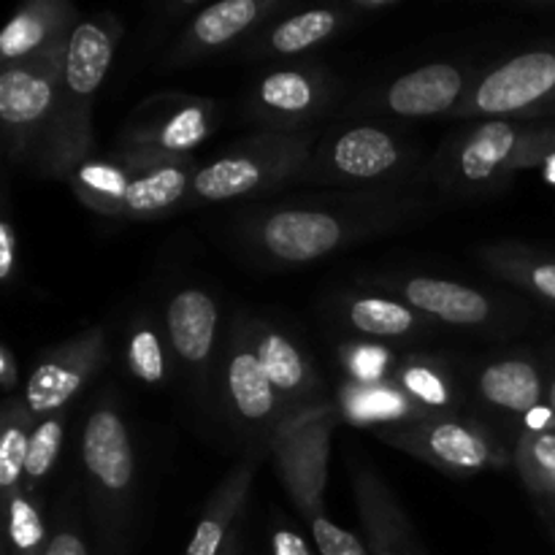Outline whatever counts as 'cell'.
<instances>
[{"mask_svg":"<svg viewBox=\"0 0 555 555\" xmlns=\"http://www.w3.org/2000/svg\"><path fill=\"white\" fill-rule=\"evenodd\" d=\"M122 38V22L114 14L85 20L70 33L63 87L57 112L47 141L36 157V171L49 179H70L85 160L95 157L92 106L114 63V52Z\"/></svg>","mask_w":555,"mask_h":555,"instance_id":"1","label":"cell"},{"mask_svg":"<svg viewBox=\"0 0 555 555\" xmlns=\"http://www.w3.org/2000/svg\"><path fill=\"white\" fill-rule=\"evenodd\" d=\"M555 160V122L477 119L444 141L434 179L453 198H491L520 171Z\"/></svg>","mask_w":555,"mask_h":555,"instance_id":"2","label":"cell"},{"mask_svg":"<svg viewBox=\"0 0 555 555\" xmlns=\"http://www.w3.org/2000/svg\"><path fill=\"white\" fill-rule=\"evenodd\" d=\"M334 410L314 404L291 412L271 437L276 475L293 499L320 555H369V547L352 531L341 529L323 507V491L328 482V448L334 434Z\"/></svg>","mask_w":555,"mask_h":555,"instance_id":"3","label":"cell"},{"mask_svg":"<svg viewBox=\"0 0 555 555\" xmlns=\"http://www.w3.org/2000/svg\"><path fill=\"white\" fill-rule=\"evenodd\" d=\"M195 160L146 163L108 152L70 173V190L95 215L114 220H160L193 198Z\"/></svg>","mask_w":555,"mask_h":555,"instance_id":"4","label":"cell"},{"mask_svg":"<svg viewBox=\"0 0 555 555\" xmlns=\"http://www.w3.org/2000/svg\"><path fill=\"white\" fill-rule=\"evenodd\" d=\"M87 502L103 555H122L135 502V450L122 412L103 396L81 431Z\"/></svg>","mask_w":555,"mask_h":555,"instance_id":"5","label":"cell"},{"mask_svg":"<svg viewBox=\"0 0 555 555\" xmlns=\"http://www.w3.org/2000/svg\"><path fill=\"white\" fill-rule=\"evenodd\" d=\"M318 130H260L198 168L193 198L198 204L253 198L301 179L318 144Z\"/></svg>","mask_w":555,"mask_h":555,"instance_id":"6","label":"cell"},{"mask_svg":"<svg viewBox=\"0 0 555 555\" xmlns=\"http://www.w3.org/2000/svg\"><path fill=\"white\" fill-rule=\"evenodd\" d=\"M417 157V146L393 130L350 125L320 135L301 179L328 188H390L410 177Z\"/></svg>","mask_w":555,"mask_h":555,"instance_id":"7","label":"cell"},{"mask_svg":"<svg viewBox=\"0 0 555 555\" xmlns=\"http://www.w3.org/2000/svg\"><path fill=\"white\" fill-rule=\"evenodd\" d=\"M76 30V27H74ZM68 38H60L43 52L20 63L3 65L0 74V122L11 163H36L63 87Z\"/></svg>","mask_w":555,"mask_h":555,"instance_id":"8","label":"cell"},{"mask_svg":"<svg viewBox=\"0 0 555 555\" xmlns=\"http://www.w3.org/2000/svg\"><path fill=\"white\" fill-rule=\"evenodd\" d=\"M366 231H372V217L314 206H276L249 215L242 236L274 263L301 266L339 253Z\"/></svg>","mask_w":555,"mask_h":555,"instance_id":"9","label":"cell"},{"mask_svg":"<svg viewBox=\"0 0 555 555\" xmlns=\"http://www.w3.org/2000/svg\"><path fill=\"white\" fill-rule=\"evenodd\" d=\"M453 117L555 122V41L526 49L482 74Z\"/></svg>","mask_w":555,"mask_h":555,"instance_id":"10","label":"cell"},{"mask_svg":"<svg viewBox=\"0 0 555 555\" xmlns=\"http://www.w3.org/2000/svg\"><path fill=\"white\" fill-rule=\"evenodd\" d=\"M220 103L193 95H160L141 103L125 122L114 155L146 163L193 160L220 125Z\"/></svg>","mask_w":555,"mask_h":555,"instance_id":"11","label":"cell"},{"mask_svg":"<svg viewBox=\"0 0 555 555\" xmlns=\"http://www.w3.org/2000/svg\"><path fill=\"white\" fill-rule=\"evenodd\" d=\"M377 439L453 477H475L507 466L509 453L496 434L459 415H434L404 426L377 428Z\"/></svg>","mask_w":555,"mask_h":555,"instance_id":"12","label":"cell"},{"mask_svg":"<svg viewBox=\"0 0 555 555\" xmlns=\"http://www.w3.org/2000/svg\"><path fill=\"white\" fill-rule=\"evenodd\" d=\"M336 95L334 76L318 65L280 68L255 81L247 98V114L263 130H312L314 119L323 117Z\"/></svg>","mask_w":555,"mask_h":555,"instance_id":"13","label":"cell"},{"mask_svg":"<svg viewBox=\"0 0 555 555\" xmlns=\"http://www.w3.org/2000/svg\"><path fill=\"white\" fill-rule=\"evenodd\" d=\"M106 352V331L101 325H92L47 352L25 385V404L33 417L41 421L54 412H63L74 401V396H79L101 372Z\"/></svg>","mask_w":555,"mask_h":555,"instance_id":"14","label":"cell"},{"mask_svg":"<svg viewBox=\"0 0 555 555\" xmlns=\"http://www.w3.org/2000/svg\"><path fill=\"white\" fill-rule=\"evenodd\" d=\"M222 396H225L228 412L236 426L247 428V431L266 434L269 428L276 431L282 421L291 415L260 363L253 325L244 331H233L225 369H222Z\"/></svg>","mask_w":555,"mask_h":555,"instance_id":"15","label":"cell"},{"mask_svg":"<svg viewBox=\"0 0 555 555\" xmlns=\"http://www.w3.org/2000/svg\"><path fill=\"white\" fill-rule=\"evenodd\" d=\"M276 11H280V3L274 0H220L215 5H206L184 27L179 41L168 52L166 65L182 68V65L198 63V60L231 47L255 27H263V22Z\"/></svg>","mask_w":555,"mask_h":555,"instance_id":"16","label":"cell"},{"mask_svg":"<svg viewBox=\"0 0 555 555\" xmlns=\"http://www.w3.org/2000/svg\"><path fill=\"white\" fill-rule=\"evenodd\" d=\"M469 76L455 63H426L383 87L379 112L404 119L453 114L469 95Z\"/></svg>","mask_w":555,"mask_h":555,"instance_id":"17","label":"cell"},{"mask_svg":"<svg viewBox=\"0 0 555 555\" xmlns=\"http://www.w3.org/2000/svg\"><path fill=\"white\" fill-rule=\"evenodd\" d=\"M385 285L393 287L401 301L439 323L459 325V328H482L496 318V301L475 287L461 285V282L439 280V276H404V280L385 282Z\"/></svg>","mask_w":555,"mask_h":555,"instance_id":"18","label":"cell"},{"mask_svg":"<svg viewBox=\"0 0 555 555\" xmlns=\"http://www.w3.org/2000/svg\"><path fill=\"white\" fill-rule=\"evenodd\" d=\"M255 350H258L260 363H263L266 374H269L271 385L285 401L287 412L307 410V406L323 404L320 401V385L318 372H314L312 361L307 352L285 334V331L274 328V325L255 323L253 325Z\"/></svg>","mask_w":555,"mask_h":555,"instance_id":"19","label":"cell"},{"mask_svg":"<svg viewBox=\"0 0 555 555\" xmlns=\"http://www.w3.org/2000/svg\"><path fill=\"white\" fill-rule=\"evenodd\" d=\"M352 491L366 529L369 555H423L399 502L369 466H356Z\"/></svg>","mask_w":555,"mask_h":555,"instance_id":"20","label":"cell"},{"mask_svg":"<svg viewBox=\"0 0 555 555\" xmlns=\"http://www.w3.org/2000/svg\"><path fill=\"white\" fill-rule=\"evenodd\" d=\"M220 309L201 287H184L173 293L166 307V331L171 350L190 372H204L215 352Z\"/></svg>","mask_w":555,"mask_h":555,"instance_id":"21","label":"cell"},{"mask_svg":"<svg viewBox=\"0 0 555 555\" xmlns=\"http://www.w3.org/2000/svg\"><path fill=\"white\" fill-rule=\"evenodd\" d=\"M482 404L513 417H531L547 399V385L531 358L509 356L486 363L475 377Z\"/></svg>","mask_w":555,"mask_h":555,"instance_id":"22","label":"cell"},{"mask_svg":"<svg viewBox=\"0 0 555 555\" xmlns=\"http://www.w3.org/2000/svg\"><path fill=\"white\" fill-rule=\"evenodd\" d=\"M260 459L263 455L255 448L228 472L225 480L211 493L209 504H206L204 515H201L198 526H195L193 537H190V545L184 555H222L233 534V524H236L238 513L247 504L249 488H253L255 469H258Z\"/></svg>","mask_w":555,"mask_h":555,"instance_id":"23","label":"cell"},{"mask_svg":"<svg viewBox=\"0 0 555 555\" xmlns=\"http://www.w3.org/2000/svg\"><path fill=\"white\" fill-rule=\"evenodd\" d=\"M76 25V9L65 0H30L0 33V60L11 65L33 57L60 38H68Z\"/></svg>","mask_w":555,"mask_h":555,"instance_id":"24","label":"cell"},{"mask_svg":"<svg viewBox=\"0 0 555 555\" xmlns=\"http://www.w3.org/2000/svg\"><path fill=\"white\" fill-rule=\"evenodd\" d=\"M339 406L341 415L356 426H404V423L426 421L428 415L417 401H412L404 393L396 379H385V383H350L347 379L339 390Z\"/></svg>","mask_w":555,"mask_h":555,"instance_id":"25","label":"cell"},{"mask_svg":"<svg viewBox=\"0 0 555 555\" xmlns=\"http://www.w3.org/2000/svg\"><path fill=\"white\" fill-rule=\"evenodd\" d=\"M352 9H309L293 14L287 20L271 25L263 36L253 38L255 54H274V57H293L309 52L328 38H334L350 20Z\"/></svg>","mask_w":555,"mask_h":555,"instance_id":"26","label":"cell"},{"mask_svg":"<svg viewBox=\"0 0 555 555\" xmlns=\"http://www.w3.org/2000/svg\"><path fill=\"white\" fill-rule=\"evenodd\" d=\"M345 323L352 331L374 339H406L431 331V318L421 314L401 298L358 296L341 307Z\"/></svg>","mask_w":555,"mask_h":555,"instance_id":"27","label":"cell"},{"mask_svg":"<svg viewBox=\"0 0 555 555\" xmlns=\"http://www.w3.org/2000/svg\"><path fill=\"white\" fill-rule=\"evenodd\" d=\"M477 255L493 274L555 307V258L515 242L488 244V247H480Z\"/></svg>","mask_w":555,"mask_h":555,"instance_id":"28","label":"cell"},{"mask_svg":"<svg viewBox=\"0 0 555 555\" xmlns=\"http://www.w3.org/2000/svg\"><path fill=\"white\" fill-rule=\"evenodd\" d=\"M393 379L428 415H455L464 401L453 369L434 358H406L396 369Z\"/></svg>","mask_w":555,"mask_h":555,"instance_id":"29","label":"cell"},{"mask_svg":"<svg viewBox=\"0 0 555 555\" xmlns=\"http://www.w3.org/2000/svg\"><path fill=\"white\" fill-rule=\"evenodd\" d=\"M36 417L27 410L25 396H9L0 412V488L9 496L25 480L27 448H30Z\"/></svg>","mask_w":555,"mask_h":555,"instance_id":"30","label":"cell"},{"mask_svg":"<svg viewBox=\"0 0 555 555\" xmlns=\"http://www.w3.org/2000/svg\"><path fill=\"white\" fill-rule=\"evenodd\" d=\"M513 459L524 486L555 507V428H526Z\"/></svg>","mask_w":555,"mask_h":555,"instance_id":"31","label":"cell"},{"mask_svg":"<svg viewBox=\"0 0 555 555\" xmlns=\"http://www.w3.org/2000/svg\"><path fill=\"white\" fill-rule=\"evenodd\" d=\"M5 515H9L11 551L16 555H47V520L25 488H16L5 496Z\"/></svg>","mask_w":555,"mask_h":555,"instance_id":"32","label":"cell"},{"mask_svg":"<svg viewBox=\"0 0 555 555\" xmlns=\"http://www.w3.org/2000/svg\"><path fill=\"white\" fill-rule=\"evenodd\" d=\"M65 412H54V415L41 417L33 428L30 448H27V461H25V482L27 488H38L41 482H47V477L52 475L54 464L60 459V450H63L65 439Z\"/></svg>","mask_w":555,"mask_h":555,"instance_id":"33","label":"cell"},{"mask_svg":"<svg viewBox=\"0 0 555 555\" xmlns=\"http://www.w3.org/2000/svg\"><path fill=\"white\" fill-rule=\"evenodd\" d=\"M339 361L350 383H385V379H393L396 374L393 352L385 345H372V341L341 345Z\"/></svg>","mask_w":555,"mask_h":555,"instance_id":"34","label":"cell"},{"mask_svg":"<svg viewBox=\"0 0 555 555\" xmlns=\"http://www.w3.org/2000/svg\"><path fill=\"white\" fill-rule=\"evenodd\" d=\"M125 361H128V372L133 374L135 379H141V383H163V377H166V356H163V345L155 325H135L133 334L128 336Z\"/></svg>","mask_w":555,"mask_h":555,"instance_id":"35","label":"cell"},{"mask_svg":"<svg viewBox=\"0 0 555 555\" xmlns=\"http://www.w3.org/2000/svg\"><path fill=\"white\" fill-rule=\"evenodd\" d=\"M47 555H90L85 537H81V531L76 529L70 515H63V518H60L57 529H54L52 537H49Z\"/></svg>","mask_w":555,"mask_h":555,"instance_id":"36","label":"cell"},{"mask_svg":"<svg viewBox=\"0 0 555 555\" xmlns=\"http://www.w3.org/2000/svg\"><path fill=\"white\" fill-rule=\"evenodd\" d=\"M14 271H16V231H14V222L5 217V220L0 222V282H3V285H11Z\"/></svg>","mask_w":555,"mask_h":555,"instance_id":"37","label":"cell"},{"mask_svg":"<svg viewBox=\"0 0 555 555\" xmlns=\"http://www.w3.org/2000/svg\"><path fill=\"white\" fill-rule=\"evenodd\" d=\"M271 547H274V555H312L307 542L291 529H276L271 537Z\"/></svg>","mask_w":555,"mask_h":555,"instance_id":"38","label":"cell"},{"mask_svg":"<svg viewBox=\"0 0 555 555\" xmlns=\"http://www.w3.org/2000/svg\"><path fill=\"white\" fill-rule=\"evenodd\" d=\"M16 385H20V369H16V358L9 345L0 347V388L9 396H14Z\"/></svg>","mask_w":555,"mask_h":555,"instance_id":"39","label":"cell"},{"mask_svg":"<svg viewBox=\"0 0 555 555\" xmlns=\"http://www.w3.org/2000/svg\"><path fill=\"white\" fill-rule=\"evenodd\" d=\"M390 5H396V0H356V3H350V9L352 14H369V11H383Z\"/></svg>","mask_w":555,"mask_h":555,"instance_id":"40","label":"cell"},{"mask_svg":"<svg viewBox=\"0 0 555 555\" xmlns=\"http://www.w3.org/2000/svg\"><path fill=\"white\" fill-rule=\"evenodd\" d=\"M222 555H242V545H238V531H233L231 540H228L225 551H222Z\"/></svg>","mask_w":555,"mask_h":555,"instance_id":"41","label":"cell"},{"mask_svg":"<svg viewBox=\"0 0 555 555\" xmlns=\"http://www.w3.org/2000/svg\"><path fill=\"white\" fill-rule=\"evenodd\" d=\"M545 406H547V410L553 412V417H555V377H553V383L547 385V399H545Z\"/></svg>","mask_w":555,"mask_h":555,"instance_id":"42","label":"cell"}]
</instances>
